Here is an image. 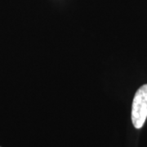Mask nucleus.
Returning <instances> with one entry per match:
<instances>
[{"instance_id": "1", "label": "nucleus", "mask_w": 147, "mask_h": 147, "mask_svg": "<svg viewBox=\"0 0 147 147\" xmlns=\"http://www.w3.org/2000/svg\"><path fill=\"white\" fill-rule=\"evenodd\" d=\"M147 119V84L135 93L131 105V122L137 129L142 128Z\"/></svg>"}]
</instances>
